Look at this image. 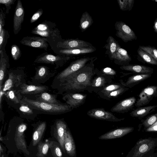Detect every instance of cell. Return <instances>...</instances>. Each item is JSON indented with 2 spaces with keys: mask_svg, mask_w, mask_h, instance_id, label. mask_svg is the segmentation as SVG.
<instances>
[{
  "mask_svg": "<svg viewBox=\"0 0 157 157\" xmlns=\"http://www.w3.org/2000/svg\"><path fill=\"white\" fill-rule=\"evenodd\" d=\"M93 57L85 66L60 82L52 87L58 90L57 94L69 93H80L87 90L98 70L94 67Z\"/></svg>",
  "mask_w": 157,
  "mask_h": 157,
  "instance_id": "obj_1",
  "label": "cell"
},
{
  "mask_svg": "<svg viewBox=\"0 0 157 157\" xmlns=\"http://www.w3.org/2000/svg\"><path fill=\"white\" fill-rule=\"evenodd\" d=\"M21 101L39 113L59 115L69 112L72 109L66 103L52 104L29 98L25 96L23 97Z\"/></svg>",
  "mask_w": 157,
  "mask_h": 157,
  "instance_id": "obj_2",
  "label": "cell"
},
{
  "mask_svg": "<svg viewBox=\"0 0 157 157\" xmlns=\"http://www.w3.org/2000/svg\"><path fill=\"white\" fill-rule=\"evenodd\" d=\"M31 33L46 38L53 50L58 43L63 39L56 25L50 21H45L38 24L32 29Z\"/></svg>",
  "mask_w": 157,
  "mask_h": 157,
  "instance_id": "obj_3",
  "label": "cell"
},
{
  "mask_svg": "<svg viewBox=\"0 0 157 157\" xmlns=\"http://www.w3.org/2000/svg\"><path fill=\"white\" fill-rule=\"evenodd\" d=\"M93 57L82 58L72 62L67 68L59 73L55 77L52 85L53 87L70 75L78 71L85 66Z\"/></svg>",
  "mask_w": 157,
  "mask_h": 157,
  "instance_id": "obj_4",
  "label": "cell"
},
{
  "mask_svg": "<svg viewBox=\"0 0 157 157\" xmlns=\"http://www.w3.org/2000/svg\"><path fill=\"white\" fill-rule=\"evenodd\" d=\"M8 77L1 90L3 92L12 89H18L21 84L25 83V74L22 69H10L8 71Z\"/></svg>",
  "mask_w": 157,
  "mask_h": 157,
  "instance_id": "obj_5",
  "label": "cell"
},
{
  "mask_svg": "<svg viewBox=\"0 0 157 157\" xmlns=\"http://www.w3.org/2000/svg\"><path fill=\"white\" fill-rule=\"evenodd\" d=\"M157 146V138L149 137L139 140L133 148L131 157H143Z\"/></svg>",
  "mask_w": 157,
  "mask_h": 157,
  "instance_id": "obj_6",
  "label": "cell"
},
{
  "mask_svg": "<svg viewBox=\"0 0 157 157\" xmlns=\"http://www.w3.org/2000/svg\"><path fill=\"white\" fill-rule=\"evenodd\" d=\"M70 57L62 55H55L47 52L41 54L36 57L34 62L36 63L49 64L55 66V69L62 67L68 60Z\"/></svg>",
  "mask_w": 157,
  "mask_h": 157,
  "instance_id": "obj_7",
  "label": "cell"
},
{
  "mask_svg": "<svg viewBox=\"0 0 157 157\" xmlns=\"http://www.w3.org/2000/svg\"><path fill=\"white\" fill-rule=\"evenodd\" d=\"M116 35L124 42L136 40L137 37L133 30L124 22L117 21L115 25Z\"/></svg>",
  "mask_w": 157,
  "mask_h": 157,
  "instance_id": "obj_8",
  "label": "cell"
},
{
  "mask_svg": "<svg viewBox=\"0 0 157 157\" xmlns=\"http://www.w3.org/2000/svg\"><path fill=\"white\" fill-rule=\"evenodd\" d=\"M157 97V86H151L143 89L139 95L135 106L139 107L148 104L153 98Z\"/></svg>",
  "mask_w": 157,
  "mask_h": 157,
  "instance_id": "obj_9",
  "label": "cell"
},
{
  "mask_svg": "<svg viewBox=\"0 0 157 157\" xmlns=\"http://www.w3.org/2000/svg\"><path fill=\"white\" fill-rule=\"evenodd\" d=\"M35 75L31 78L34 83H44L55 75L56 71L51 70L45 66H40L35 67Z\"/></svg>",
  "mask_w": 157,
  "mask_h": 157,
  "instance_id": "obj_10",
  "label": "cell"
},
{
  "mask_svg": "<svg viewBox=\"0 0 157 157\" xmlns=\"http://www.w3.org/2000/svg\"><path fill=\"white\" fill-rule=\"evenodd\" d=\"M54 136L58 141L63 151L65 152L64 141L67 126L63 119H57L53 125Z\"/></svg>",
  "mask_w": 157,
  "mask_h": 157,
  "instance_id": "obj_11",
  "label": "cell"
},
{
  "mask_svg": "<svg viewBox=\"0 0 157 157\" xmlns=\"http://www.w3.org/2000/svg\"><path fill=\"white\" fill-rule=\"evenodd\" d=\"M87 114L92 118L111 122L121 121L124 119V118L117 117L112 113L106 111L102 108L92 109L87 112Z\"/></svg>",
  "mask_w": 157,
  "mask_h": 157,
  "instance_id": "obj_12",
  "label": "cell"
},
{
  "mask_svg": "<svg viewBox=\"0 0 157 157\" xmlns=\"http://www.w3.org/2000/svg\"><path fill=\"white\" fill-rule=\"evenodd\" d=\"M87 95L80 93H69L63 94L62 99L72 109L76 108L83 104Z\"/></svg>",
  "mask_w": 157,
  "mask_h": 157,
  "instance_id": "obj_13",
  "label": "cell"
},
{
  "mask_svg": "<svg viewBox=\"0 0 157 157\" xmlns=\"http://www.w3.org/2000/svg\"><path fill=\"white\" fill-rule=\"evenodd\" d=\"M21 44L31 47L43 49L47 51L49 44L46 38L35 36L24 37L20 41Z\"/></svg>",
  "mask_w": 157,
  "mask_h": 157,
  "instance_id": "obj_14",
  "label": "cell"
},
{
  "mask_svg": "<svg viewBox=\"0 0 157 157\" xmlns=\"http://www.w3.org/2000/svg\"><path fill=\"white\" fill-rule=\"evenodd\" d=\"M93 46L91 43L78 39H62L57 44L54 50L58 49H70Z\"/></svg>",
  "mask_w": 157,
  "mask_h": 157,
  "instance_id": "obj_15",
  "label": "cell"
},
{
  "mask_svg": "<svg viewBox=\"0 0 157 157\" xmlns=\"http://www.w3.org/2000/svg\"><path fill=\"white\" fill-rule=\"evenodd\" d=\"M113 82V79L106 76L97 75L94 77L90 85L86 90L89 93L97 94L102 90L105 86Z\"/></svg>",
  "mask_w": 157,
  "mask_h": 157,
  "instance_id": "obj_16",
  "label": "cell"
},
{
  "mask_svg": "<svg viewBox=\"0 0 157 157\" xmlns=\"http://www.w3.org/2000/svg\"><path fill=\"white\" fill-rule=\"evenodd\" d=\"M24 16L25 11L22 3L20 0H18L13 19V32L15 35L17 34L20 31Z\"/></svg>",
  "mask_w": 157,
  "mask_h": 157,
  "instance_id": "obj_17",
  "label": "cell"
},
{
  "mask_svg": "<svg viewBox=\"0 0 157 157\" xmlns=\"http://www.w3.org/2000/svg\"><path fill=\"white\" fill-rule=\"evenodd\" d=\"M22 120L16 127L15 140L17 147L27 153V146L24 135V132L27 129V125L22 122Z\"/></svg>",
  "mask_w": 157,
  "mask_h": 157,
  "instance_id": "obj_18",
  "label": "cell"
},
{
  "mask_svg": "<svg viewBox=\"0 0 157 157\" xmlns=\"http://www.w3.org/2000/svg\"><path fill=\"white\" fill-rule=\"evenodd\" d=\"M135 97H132L121 100L117 103L110 109L112 112L124 113L132 109L136 102Z\"/></svg>",
  "mask_w": 157,
  "mask_h": 157,
  "instance_id": "obj_19",
  "label": "cell"
},
{
  "mask_svg": "<svg viewBox=\"0 0 157 157\" xmlns=\"http://www.w3.org/2000/svg\"><path fill=\"white\" fill-rule=\"evenodd\" d=\"M18 89L21 95H35L43 92H47L48 90L49 87L46 86L28 85L24 83Z\"/></svg>",
  "mask_w": 157,
  "mask_h": 157,
  "instance_id": "obj_20",
  "label": "cell"
},
{
  "mask_svg": "<svg viewBox=\"0 0 157 157\" xmlns=\"http://www.w3.org/2000/svg\"><path fill=\"white\" fill-rule=\"evenodd\" d=\"M96 50L94 46L75 48L70 49H58L54 50V52L58 54L71 57L72 55L85 54L92 53Z\"/></svg>",
  "mask_w": 157,
  "mask_h": 157,
  "instance_id": "obj_21",
  "label": "cell"
},
{
  "mask_svg": "<svg viewBox=\"0 0 157 157\" xmlns=\"http://www.w3.org/2000/svg\"><path fill=\"white\" fill-rule=\"evenodd\" d=\"M132 127H121L108 132L99 137V139L107 140L121 137L133 131Z\"/></svg>",
  "mask_w": 157,
  "mask_h": 157,
  "instance_id": "obj_22",
  "label": "cell"
},
{
  "mask_svg": "<svg viewBox=\"0 0 157 157\" xmlns=\"http://www.w3.org/2000/svg\"><path fill=\"white\" fill-rule=\"evenodd\" d=\"M152 74H142L134 75L129 77L125 82L120 80V82L124 87L131 88L142 82L150 77Z\"/></svg>",
  "mask_w": 157,
  "mask_h": 157,
  "instance_id": "obj_23",
  "label": "cell"
},
{
  "mask_svg": "<svg viewBox=\"0 0 157 157\" xmlns=\"http://www.w3.org/2000/svg\"><path fill=\"white\" fill-rule=\"evenodd\" d=\"M132 58L127 51L121 48L118 43L116 57L114 59L116 64L121 66L129 64Z\"/></svg>",
  "mask_w": 157,
  "mask_h": 157,
  "instance_id": "obj_24",
  "label": "cell"
},
{
  "mask_svg": "<svg viewBox=\"0 0 157 157\" xmlns=\"http://www.w3.org/2000/svg\"><path fill=\"white\" fill-rule=\"evenodd\" d=\"M0 90H1L3 83L6 75L7 69L10 67L9 57L5 50L0 51Z\"/></svg>",
  "mask_w": 157,
  "mask_h": 157,
  "instance_id": "obj_25",
  "label": "cell"
},
{
  "mask_svg": "<svg viewBox=\"0 0 157 157\" xmlns=\"http://www.w3.org/2000/svg\"><path fill=\"white\" fill-rule=\"evenodd\" d=\"M120 68L123 70L130 71L133 73L142 74H150L153 73V68L140 65L128 64L121 66Z\"/></svg>",
  "mask_w": 157,
  "mask_h": 157,
  "instance_id": "obj_26",
  "label": "cell"
},
{
  "mask_svg": "<svg viewBox=\"0 0 157 157\" xmlns=\"http://www.w3.org/2000/svg\"><path fill=\"white\" fill-rule=\"evenodd\" d=\"M21 101L18 112L21 114L22 117L30 119H34L39 114L36 110L32 109L28 105Z\"/></svg>",
  "mask_w": 157,
  "mask_h": 157,
  "instance_id": "obj_27",
  "label": "cell"
},
{
  "mask_svg": "<svg viewBox=\"0 0 157 157\" xmlns=\"http://www.w3.org/2000/svg\"><path fill=\"white\" fill-rule=\"evenodd\" d=\"M64 147L65 151L70 156L73 157L75 155L76 153L75 144L68 128L65 133Z\"/></svg>",
  "mask_w": 157,
  "mask_h": 157,
  "instance_id": "obj_28",
  "label": "cell"
},
{
  "mask_svg": "<svg viewBox=\"0 0 157 157\" xmlns=\"http://www.w3.org/2000/svg\"><path fill=\"white\" fill-rule=\"evenodd\" d=\"M35 100L49 104L59 105L62 103L58 100L56 94H51L44 92L34 96Z\"/></svg>",
  "mask_w": 157,
  "mask_h": 157,
  "instance_id": "obj_29",
  "label": "cell"
},
{
  "mask_svg": "<svg viewBox=\"0 0 157 157\" xmlns=\"http://www.w3.org/2000/svg\"><path fill=\"white\" fill-rule=\"evenodd\" d=\"M157 107V105L138 107L132 111L130 115L132 117L142 118L154 111Z\"/></svg>",
  "mask_w": 157,
  "mask_h": 157,
  "instance_id": "obj_30",
  "label": "cell"
},
{
  "mask_svg": "<svg viewBox=\"0 0 157 157\" xmlns=\"http://www.w3.org/2000/svg\"><path fill=\"white\" fill-rule=\"evenodd\" d=\"M45 121L40 122L36 126L32 136V144L35 146L39 144L46 127Z\"/></svg>",
  "mask_w": 157,
  "mask_h": 157,
  "instance_id": "obj_31",
  "label": "cell"
},
{
  "mask_svg": "<svg viewBox=\"0 0 157 157\" xmlns=\"http://www.w3.org/2000/svg\"><path fill=\"white\" fill-rule=\"evenodd\" d=\"M5 95L8 101L11 102L13 104L18 105L23 98L18 89H12L6 91Z\"/></svg>",
  "mask_w": 157,
  "mask_h": 157,
  "instance_id": "obj_32",
  "label": "cell"
},
{
  "mask_svg": "<svg viewBox=\"0 0 157 157\" xmlns=\"http://www.w3.org/2000/svg\"><path fill=\"white\" fill-rule=\"evenodd\" d=\"M107 43L104 47L107 49L106 52L110 59L114 60L116 57L118 42L111 36H109L107 41Z\"/></svg>",
  "mask_w": 157,
  "mask_h": 157,
  "instance_id": "obj_33",
  "label": "cell"
},
{
  "mask_svg": "<svg viewBox=\"0 0 157 157\" xmlns=\"http://www.w3.org/2000/svg\"><path fill=\"white\" fill-rule=\"evenodd\" d=\"M124 86L120 82H113L104 86L101 91L97 94L101 98H103L110 92L119 89Z\"/></svg>",
  "mask_w": 157,
  "mask_h": 157,
  "instance_id": "obj_34",
  "label": "cell"
},
{
  "mask_svg": "<svg viewBox=\"0 0 157 157\" xmlns=\"http://www.w3.org/2000/svg\"><path fill=\"white\" fill-rule=\"evenodd\" d=\"M137 59L140 61L144 62L149 64L157 65V60L139 47L137 50Z\"/></svg>",
  "mask_w": 157,
  "mask_h": 157,
  "instance_id": "obj_35",
  "label": "cell"
},
{
  "mask_svg": "<svg viewBox=\"0 0 157 157\" xmlns=\"http://www.w3.org/2000/svg\"><path fill=\"white\" fill-rule=\"evenodd\" d=\"M93 22L92 17L87 12H84L80 21L79 28L83 32L90 26Z\"/></svg>",
  "mask_w": 157,
  "mask_h": 157,
  "instance_id": "obj_36",
  "label": "cell"
},
{
  "mask_svg": "<svg viewBox=\"0 0 157 157\" xmlns=\"http://www.w3.org/2000/svg\"><path fill=\"white\" fill-rule=\"evenodd\" d=\"M50 142L46 140L44 142H40L38 144V153L37 156L38 157H44L47 154L50 148Z\"/></svg>",
  "mask_w": 157,
  "mask_h": 157,
  "instance_id": "obj_37",
  "label": "cell"
},
{
  "mask_svg": "<svg viewBox=\"0 0 157 157\" xmlns=\"http://www.w3.org/2000/svg\"><path fill=\"white\" fill-rule=\"evenodd\" d=\"M97 75L106 76L112 79H114L117 75V72L110 67H106L98 70L96 74Z\"/></svg>",
  "mask_w": 157,
  "mask_h": 157,
  "instance_id": "obj_38",
  "label": "cell"
},
{
  "mask_svg": "<svg viewBox=\"0 0 157 157\" xmlns=\"http://www.w3.org/2000/svg\"><path fill=\"white\" fill-rule=\"evenodd\" d=\"M10 35L8 31L4 28L0 31V51H4Z\"/></svg>",
  "mask_w": 157,
  "mask_h": 157,
  "instance_id": "obj_39",
  "label": "cell"
},
{
  "mask_svg": "<svg viewBox=\"0 0 157 157\" xmlns=\"http://www.w3.org/2000/svg\"><path fill=\"white\" fill-rule=\"evenodd\" d=\"M128 90L129 88L123 86L109 93L106 95L103 99L109 100L111 98H117Z\"/></svg>",
  "mask_w": 157,
  "mask_h": 157,
  "instance_id": "obj_40",
  "label": "cell"
},
{
  "mask_svg": "<svg viewBox=\"0 0 157 157\" xmlns=\"http://www.w3.org/2000/svg\"><path fill=\"white\" fill-rule=\"evenodd\" d=\"M120 9L123 11L131 10L133 6L134 0H117Z\"/></svg>",
  "mask_w": 157,
  "mask_h": 157,
  "instance_id": "obj_41",
  "label": "cell"
},
{
  "mask_svg": "<svg viewBox=\"0 0 157 157\" xmlns=\"http://www.w3.org/2000/svg\"><path fill=\"white\" fill-rule=\"evenodd\" d=\"M50 148L54 157H62V153L59 145L56 142H50Z\"/></svg>",
  "mask_w": 157,
  "mask_h": 157,
  "instance_id": "obj_42",
  "label": "cell"
},
{
  "mask_svg": "<svg viewBox=\"0 0 157 157\" xmlns=\"http://www.w3.org/2000/svg\"><path fill=\"white\" fill-rule=\"evenodd\" d=\"M157 121V113L148 117L142 122V124L146 128H148Z\"/></svg>",
  "mask_w": 157,
  "mask_h": 157,
  "instance_id": "obj_43",
  "label": "cell"
},
{
  "mask_svg": "<svg viewBox=\"0 0 157 157\" xmlns=\"http://www.w3.org/2000/svg\"><path fill=\"white\" fill-rule=\"evenodd\" d=\"M139 47L157 60V49L154 46H141Z\"/></svg>",
  "mask_w": 157,
  "mask_h": 157,
  "instance_id": "obj_44",
  "label": "cell"
},
{
  "mask_svg": "<svg viewBox=\"0 0 157 157\" xmlns=\"http://www.w3.org/2000/svg\"><path fill=\"white\" fill-rule=\"evenodd\" d=\"M11 55L13 59L17 60L21 56V52L19 47L16 44H13L11 46Z\"/></svg>",
  "mask_w": 157,
  "mask_h": 157,
  "instance_id": "obj_45",
  "label": "cell"
},
{
  "mask_svg": "<svg viewBox=\"0 0 157 157\" xmlns=\"http://www.w3.org/2000/svg\"><path fill=\"white\" fill-rule=\"evenodd\" d=\"M16 0H0V3L3 4L5 6L6 10V13H8L11 7V5L14 4Z\"/></svg>",
  "mask_w": 157,
  "mask_h": 157,
  "instance_id": "obj_46",
  "label": "cell"
},
{
  "mask_svg": "<svg viewBox=\"0 0 157 157\" xmlns=\"http://www.w3.org/2000/svg\"><path fill=\"white\" fill-rule=\"evenodd\" d=\"M43 13L42 9L38 10L31 17L30 20V23H32L36 21L42 15Z\"/></svg>",
  "mask_w": 157,
  "mask_h": 157,
  "instance_id": "obj_47",
  "label": "cell"
},
{
  "mask_svg": "<svg viewBox=\"0 0 157 157\" xmlns=\"http://www.w3.org/2000/svg\"><path fill=\"white\" fill-rule=\"evenodd\" d=\"M5 14L1 8L0 12V31L4 28L5 25Z\"/></svg>",
  "mask_w": 157,
  "mask_h": 157,
  "instance_id": "obj_48",
  "label": "cell"
},
{
  "mask_svg": "<svg viewBox=\"0 0 157 157\" xmlns=\"http://www.w3.org/2000/svg\"><path fill=\"white\" fill-rule=\"evenodd\" d=\"M153 28L154 31L157 33V17L155 19L154 22Z\"/></svg>",
  "mask_w": 157,
  "mask_h": 157,
  "instance_id": "obj_49",
  "label": "cell"
},
{
  "mask_svg": "<svg viewBox=\"0 0 157 157\" xmlns=\"http://www.w3.org/2000/svg\"><path fill=\"white\" fill-rule=\"evenodd\" d=\"M157 155H152L146 157H157Z\"/></svg>",
  "mask_w": 157,
  "mask_h": 157,
  "instance_id": "obj_50",
  "label": "cell"
},
{
  "mask_svg": "<svg viewBox=\"0 0 157 157\" xmlns=\"http://www.w3.org/2000/svg\"><path fill=\"white\" fill-rule=\"evenodd\" d=\"M1 157H4V156L3 155H2V156H1Z\"/></svg>",
  "mask_w": 157,
  "mask_h": 157,
  "instance_id": "obj_51",
  "label": "cell"
}]
</instances>
